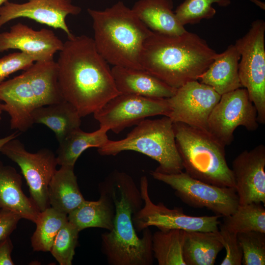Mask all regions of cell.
Instances as JSON below:
<instances>
[{"mask_svg": "<svg viewBox=\"0 0 265 265\" xmlns=\"http://www.w3.org/2000/svg\"><path fill=\"white\" fill-rule=\"evenodd\" d=\"M93 22L95 47L108 63L143 69L140 60L144 44L152 31L132 10L119 1L103 10L87 9Z\"/></svg>", "mask_w": 265, "mask_h": 265, "instance_id": "cell-4", "label": "cell"}, {"mask_svg": "<svg viewBox=\"0 0 265 265\" xmlns=\"http://www.w3.org/2000/svg\"><path fill=\"white\" fill-rule=\"evenodd\" d=\"M111 72L119 94L167 99L177 89L143 69L113 66Z\"/></svg>", "mask_w": 265, "mask_h": 265, "instance_id": "cell-18", "label": "cell"}, {"mask_svg": "<svg viewBox=\"0 0 265 265\" xmlns=\"http://www.w3.org/2000/svg\"><path fill=\"white\" fill-rule=\"evenodd\" d=\"M265 22H253L247 32L236 40L240 58L238 75L255 106L259 123L265 124Z\"/></svg>", "mask_w": 265, "mask_h": 265, "instance_id": "cell-8", "label": "cell"}, {"mask_svg": "<svg viewBox=\"0 0 265 265\" xmlns=\"http://www.w3.org/2000/svg\"><path fill=\"white\" fill-rule=\"evenodd\" d=\"M171 0H138L132 9L139 19L153 32L168 35L186 31L173 11Z\"/></svg>", "mask_w": 265, "mask_h": 265, "instance_id": "cell-21", "label": "cell"}, {"mask_svg": "<svg viewBox=\"0 0 265 265\" xmlns=\"http://www.w3.org/2000/svg\"><path fill=\"white\" fill-rule=\"evenodd\" d=\"M56 63L62 97L81 118L94 113L119 94L111 69L90 37L74 35L68 38Z\"/></svg>", "mask_w": 265, "mask_h": 265, "instance_id": "cell-1", "label": "cell"}, {"mask_svg": "<svg viewBox=\"0 0 265 265\" xmlns=\"http://www.w3.org/2000/svg\"><path fill=\"white\" fill-rule=\"evenodd\" d=\"M220 97L212 87L198 80L187 82L167 98L170 108L167 116L173 123L207 130L209 117Z\"/></svg>", "mask_w": 265, "mask_h": 265, "instance_id": "cell-14", "label": "cell"}, {"mask_svg": "<svg viewBox=\"0 0 265 265\" xmlns=\"http://www.w3.org/2000/svg\"><path fill=\"white\" fill-rule=\"evenodd\" d=\"M169 111L167 98L119 94L93 114L100 127L118 133L147 117L156 115L167 116Z\"/></svg>", "mask_w": 265, "mask_h": 265, "instance_id": "cell-13", "label": "cell"}, {"mask_svg": "<svg viewBox=\"0 0 265 265\" xmlns=\"http://www.w3.org/2000/svg\"><path fill=\"white\" fill-rule=\"evenodd\" d=\"M219 228L217 232L218 237L226 250L225 257L220 265H242L243 254L238 240L237 234Z\"/></svg>", "mask_w": 265, "mask_h": 265, "instance_id": "cell-34", "label": "cell"}, {"mask_svg": "<svg viewBox=\"0 0 265 265\" xmlns=\"http://www.w3.org/2000/svg\"><path fill=\"white\" fill-rule=\"evenodd\" d=\"M110 196L115 206L114 225L101 235V250L109 265H152L154 263L152 233L144 229L138 237L133 214L143 206L139 189L125 172L111 173L99 186Z\"/></svg>", "mask_w": 265, "mask_h": 265, "instance_id": "cell-2", "label": "cell"}, {"mask_svg": "<svg viewBox=\"0 0 265 265\" xmlns=\"http://www.w3.org/2000/svg\"><path fill=\"white\" fill-rule=\"evenodd\" d=\"M74 168L61 166L53 176L48 189L49 205L67 215L85 200L79 189Z\"/></svg>", "mask_w": 265, "mask_h": 265, "instance_id": "cell-23", "label": "cell"}, {"mask_svg": "<svg viewBox=\"0 0 265 265\" xmlns=\"http://www.w3.org/2000/svg\"><path fill=\"white\" fill-rule=\"evenodd\" d=\"M81 11L72 0H27L23 3L8 0L0 6V29L12 20L26 18L61 29L70 38L74 35L66 23V18L68 15H78Z\"/></svg>", "mask_w": 265, "mask_h": 265, "instance_id": "cell-15", "label": "cell"}, {"mask_svg": "<svg viewBox=\"0 0 265 265\" xmlns=\"http://www.w3.org/2000/svg\"><path fill=\"white\" fill-rule=\"evenodd\" d=\"M185 231L183 255L186 265H213L224 248L217 232Z\"/></svg>", "mask_w": 265, "mask_h": 265, "instance_id": "cell-25", "label": "cell"}, {"mask_svg": "<svg viewBox=\"0 0 265 265\" xmlns=\"http://www.w3.org/2000/svg\"><path fill=\"white\" fill-rule=\"evenodd\" d=\"M265 146L245 150L232 162V172L239 205L265 204Z\"/></svg>", "mask_w": 265, "mask_h": 265, "instance_id": "cell-16", "label": "cell"}, {"mask_svg": "<svg viewBox=\"0 0 265 265\" xmlns=\"http://www.w3.org/2000/svg\"><path fill=\"white\" fill-rule=\"evenodd\" d=\"M259 125L256 108L246 89L241 87L221 95L209 117L207 130L226 146L233 142L238 126L254 131Z\"/></svg>", "mask_w": 265, "mask_h": 265, "instance_id": "cell-12", "label": "cell"}, {"mask_svg": "<svg viewBox=\"0 0 265 265\" xmlns=\"http://www.w3.org/2000/svg\"><path fill=\"white\" fill-rule=\"evenodd\" d=\"M219 227L238 234L249 231L265 233V209L262 203L239 205L232 214L224 216Z\"/></svg>", "mask_w": 265, "mask_h": 265, "instance_id": "cell-28", "label": "cell"}, {"mask_svg": "<svg viewBox=\"0 0 265 265\" xmlns=\"http://www.w3.org/2000/svg\"><path fill=\"white\" fill-rule=\"evenodd\" d=\"M252 2L254 3L256 5L258 6L262 9L265 10V3L259 0H250Z\"/></svg>", "mask_w": 265, "mask_h": 265, "instance_id": "cell-38", "label": "cell"}, {"mask_svg": "<svg viewBox=\"0 0 265 265\" xmlns=\"http://www.w3.org/2000/svg\"><path fill=\"white\" fill-rule=\"evenodd\" d=\"M156 180L170 186L184 203L196 208H206L216 215L226 216L239 205L235 188L211 185L190 177L185 172L165 174L150 172Z\"/></svg>", "mask_w": 265, "mask_h": 265, "instance_id": "cell-9", "label": "cell"}, {"mask_svg": "<svg viewBox=\"0 0 265 265\" xmlns=\"http://www.w3.org/2000/svg\"><path fill=\"white\" fill-rule=\"evenodd\" d=\"M108 131L103 127L91 132H87L78 128L70 133L59 142L57 150L56 160L60 166L74 167L80 155L86 149L103 146L109 139Z\"/></svg>", "mask_w": 265, "mask_h": 265, "instance_id": "cell-26", "label": "cell"}, {"mask_svg": "<svg viewBox=\"0 0 265 265\" xmlns=\"http://www.w3.org/2000/svg\"><path fill=\"white\" fill-rule=\"evenodd\" d=\"M240 58L236 45H230L223 52L217 54L198 80L220 95L242 87L238 75Z\"/></svg>", "mask_w": 265, "mask_h": 265, "instance_id": "cell-19", "label": "cell"}, {"mask_svg": "<svg viewBox=\"0 0 265 265\" xmlns=\"http://www.w3.org/2000/svg\"><path fill=\"white\" fill-rule=\"evenodd\" d=\"M230 0H185L174 11L176 16L183 26L195 24L204 19L212 18L216 14L212 4L221 7L231 4Z\"/></svg>", "mask_w": 265, "mask_h": 265, "instance_id": "cell-30", "label": "cell"}, {"mask_svg": "<svg viewBox=\"0 0 265 265\" xmlns=\"http://www.w3.org/2000/svg\"><path fill=\"white\" fill-rule=\"evenodd\" d=\"M185 231L159 230L152 234L154 258L159 265H186L183 255Z\"/></svg>", "mask_w": 265, "mask_h": 265, "instance_id": "cell-27", "label": "cell"}, {"mask_svg": "<svg viewBox=\"0 0 265 265\" xmlns=\"http://www.w3.org/2000/svg\"><path fill=\"white\" fill-rule=\"evenodd\" d=\"M67 221L66 214L51 207L41 212L35 222L36 230L31 238L33 250L50 252L57 234Z\"/></svg>", "mask_w": 265, "mask_h": 265, "instance_id": "cell-29", "label": "cell"}, {"mask_svg": "<svg viewBox=\"0 0 265 265\" xmlns=\"http://www.w3.org/2000/svg\"><path fill=\"white\" fill-rule=\"evenodd\" d=\"M22 186L21 175L0 161V209L13 211L35 223L41 212L24 194Z\"/></svg>", "mask_w": 265, "mask_h": 265, "instance_id": "cell-20", "label": "cell"}, {"mask_svg": "<svg viewBox=\"0 0 265 265\" xmlns=\"http://www.w3.org/2000/svg\"><path fill=\"white\" fill-rule=\"evenodd\" d=\"M63 46L62 41L50 29L36 30L21 23L9 31L0 33V53L17 49L33 57L35 61L53 59Z\"/></svg>", "mask_w": 265, "mask_h": 265, "instance_id": "cell-17", "label": "cell"}, {"mask_svg": "<svg viewBox=\"0 0 265 265\" xmlns=\"http://www.w3.org/2000/svg\"><path fill=\"white\" fill-rule=\"evenodd\" d=\"M19 133H18L17 132H15L7 136L4 137L3 138H0V151L2 146L6 143L12 139L16 138L19 135Z\"/></svg>", "mask_w": 265, "mask_h": 265, "instance_id": "cell-37", "label": "cell"}, {"mask_svg": "<svg viewBox=\"0 0 265 265\" xmlns=\"http://www.w3.org/2000/svg\"><path fill=\"white\" fill-rule=\"evenodd\" d=\"M21 218L19 214L13 211L0 209V241L9 237Z\"/></svg>", "mask_w": 265, "mask_h": 265, "instance_id": "cell-35", "label": "cell"}, {"mask_svg": "<svg viewBox=\"0 0 265 265\" xmlns=\"http://www.w3.org/2000/svg\"><path fill=\"white\" fill-rule=\"evenodd\" d=\"M0 152L20 167L29 187L30 198L39 211L49 207L48 186L58 165L54 154L47 148L29 152L16 138L6 143Z\"/></svg>", "mask_w": 265, "mask_h": 265, "instance_id": "cell-11", "label": "cell"}, {"mask_svg": "<svg viewBox=\"0 0 265 265\" xmlns=\"http://www.w3.org/2000/svg\"><path fill=\"white\" fill-rule=\"evenodd\" d=\"M176 146L185 172L205 183L235 188L226 159L225 146L208 130L173 123Z\"/></svg>", "mask_w": 265, "mask_h": 265, "instance_id": "cell-6", "label": "cell"}, {"mask_svg": "<svg viewBox=\"0 0 265 265\" xmlns=\"http://www.w3.org/2000/svg\"><path fill=\"white\" fill-rule=\"evenodd\" d=\"M139 190L143 204L133 215L136 232L151 226L159 230L180 229L185 231L215 232L219 230L218 215L194 216L185 214L181 208L169 209L162 203L155 204L149 193L147 178L141 177Z\"/></svg>", "mask_w": 265, "mask_h": 265, "instance_id": "cell-10", "label": "cell"}, {"mask_svg": "<svg viewBox=\"0 0 265 265\" xmlns=\"http://www.w3.org/2000/svg\"><path fill=\"white\" fill-rule=\"evenodd\" d=\"M34 61L35 60L33 57L22 52L13 53L0 57V83L14 73L26 70Z\"/></svg>", "mask_w": 265, "mask_h": 265, "instance_id": "cell-33", "label": "cell"}, {"mask_svg": "<svg viewBox=\"0 0 265 265\" xmlns=\"http://www.w3.org/2000/svg\"><path fill=\"white\" fill-rule=\"evenodd\" d=\"M79 232L68 220L59 231L50 252L59 265L72 264Z\"/></svg>", "mask_w": 265, "mask_h": 265, "instance_id": "cell-31", "label": "cell"}, {"mask_svg": "<svg viewBox=\"0 0 265 265\" xmlns=\"http://www.w3.org/2000/svg\"><path fill=\"white\" fill-rule=\"evenodd\" d=\"M0 111L10 117L11 129L25 132L33 125L36 108L63 100L53 59L37 61L21 75L0 83Z\"/></svg>", "mask_w": 265, "mask_h": 265, "instance_id": "cell-5", "label": "cell"}, {"mask_svg": "<svg viewBox=\"0 0 265 265\" xmlns=\"http://www.w3.org/2000/svg\"><path fill=\"white\" fill-rule=\"evenodd\" d=\"M13 249L10 237L0 241V265H14L11 256Z\"/></svg>", "mask_w": 265, "mask_h": 265, "instance_id": "cell-36", "label": "cell"}, {"mask_svg": "<svg viewBox=\"0 0 265 265\" xmlns=\"http://www.w3.org/2000/svg\"><path fill=\"white\" fill-rule=\"evenodd\" d=\"M97 201L85 200L67 215L68 221L80 232L88 228H100L110 231L114 225L115 206L109 194L99 186Z\"/></svg>", "mask_w": 265, "mask_h": 265, "instance_id": "cell-22", "label": "cell"}, {"mask_svg": "<svg viewBox=\"0 0 265 265\" xmlns=\"http://www.w3.org/2000/svg\"><path fill=\"white\" fill-rule=\"evenodd\" d=\"M31 118L33 124H44L52 130L59 143L80 128L81 124V117L77 109L65 100L35 109Z\"/></svg>", "mask_w": 265, "mask_h": 265, "instance_id": "cell-24", "label": "cell"}, {"mask_svg": "<svg viewBox=\"0 0 265 265\" xmlns=\"http://www.w3.org/2000/svg\"><path fill=\"white\" fill-rule=\"evenodd\" d=\"M8 0H0V6Z\"/></svg>", "mask_w": 265, "mask_h": 265, "instance_id": "cell-39", "label": "cell"}, {"mask_svg": "<svg viewBox=\"0 0 265 265\" xmlns=\"http://www.w3.org/2000/svg\"><path fill=\"white\" fill-rule=\"evenodd\" d=\"M243 265H265V233L249 231L237 234Z\"/></svg>", "mask_w": 265, "mask_h": 265, "instance_id": "cell-32", "label": "cell"}, {"mask_svg": "<svg viewBox=\"0 0 265 265\" xmlns=\"http://www.w3.org/2000/svg\"><path fill=\"white\" fill-rule=\"evenodd\" d=\"M217 54L196 33L186 30L168 35L153 31L144 44L140 63L143 70L177 89L198 80Z\"/></svg>", "mask_w": 265, "mask_h": 265, "instance_id": "cell-3", "label": "cell"}, {"mask_svg": "<svg viewBox=\"0 0 265 265\" xmlns=\"http://www.w3.org/2000/svg\"><path fill=\"white\" fill-rule=\"evenodd\" d=\"M124 151H133L147 156L159 163L155 171L165 174L182 172L183 162L175 140L173 122L168 116L144 119L124 139L108 140L98 148L102 156H115Z\"/></svg>", "mask_w": 265, "mask_h": 265, "instance_id": "cell-7", "label": "cell"}]
</instances>
